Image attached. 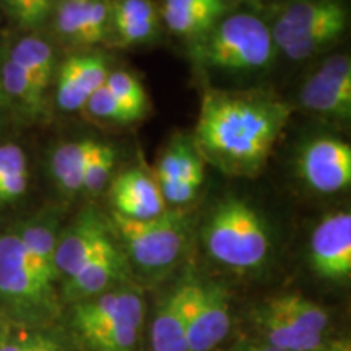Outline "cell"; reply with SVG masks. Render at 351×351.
I'll list each match as a JSON object with an SVG mask.
<instances>
[{"mask_svg":"<svg viewBox=\"0 0 351 351\" xmlns=\"http://www.w3.org/2000/svg\"><path fill=\"white\" fill-rule=\"evenodd\" d=\"M291 114V104L270 91L208 90L191 140L204 163L231 178H254L269 161Z\"/></svg>","mask_w":351,"mask_h":351,"instance_id":"cell-1","label":"cell"},{"mask_svg":"<svg viewBox=\"0 0 351 351\" xmlns=\"http://www.w3.org/2000/svg\"><path fill=\"white\" fill-rule=\"evenodd\" d=\"M270 28L251 13L223 16L192 46L195 62L219 70H257L275 56Z\"/></svg>","mask_w":351,"mask_h":351,"instance_id":"cell-2","label":"cell"},{"mask_svg":"<svg viewBox=\"0 0 351 351\" xmlns=\"http://www.w3.org/2000/svg\"><path fill=\"white\" fill-rule=\"evenodd\" d=\"M210 256L232 269H256L265 262L270 238L265 223L247 202L225 199L210 215L205 226Z\"/></svg>","mask_w":351,"mask_h":351,"instance_id":"cell-3","label":"cell"},{"mask_svg":"<svg viewBox=\"0 0 351 351\" xmlns=\"http://www.w3.org/2000/svg\"><path fill=\"white\" fill-rule=\"evenodd\" d=\"M112 221L132 261L147 271L169 269L186 244L187 215L181 210H165L150 219H130L112 213Z\"/></svg>","mask_w":351,"mask_h":351,"instance_id":"cell-4","label":"cell"},{"mask_svg":"<svg viewBox=\"0 0 351 351\" xmlns=\"http://www.w3.org/2000/svg\"><path fill=\"white\" fill-rule=\"evenodd\" d=\"M0 296L26 317L51 309L52 283L39 275L19 234L0 238Z\"/></svg>","mask_w":351,"mask_h":351,"instance_id":"cell-5","label":"cell"},{"mask_svg":"<svg viewBox=\"0 0 351 351\" xmlns=\"http://www.w3.org/2000/svg\"><path fill=\"white\" fill-rule=\"evenodd\" d=\"M231 328L228 293L217 283L189 282L187 341L189 351H213Z\"/></svg>","mask_w":351,"mask_h":351,"instance_id":"cell-6","label":"cell"},{"mask_svg":"<svg viewBox=\"0 0 351 351\" xmlns=\"http://www.w3.org/2000/svg\"><path fill=\"white\" fill-rule=\"evenodd\" d=\"M298 171L319 194H337L351 184V147L337 137L307 142L298 156Z\"/></svg>","mask_w":351,"mask_h":351,"instance_id":"cell-7","label":"cell"},{"mask_svg":"<svg viewBox=\"0 0 351 351\" xmlns=\"http://www.w3.org/2000/svg\"><path fill=\"white\" fill-rule=\"evenodd\" d=\"M166 204H189L205 179V165L192 140L178 135L156 161L155 178Z\"/></svg>","mask_w":351,"mask_h":351,"instance_id":"cell-8","label":"cell"},{"mask_svg":"<svg viewBox=\"0 0 351 351\" xmlns=\"http://www.w3.org/2000/svg\"><path fill=\"white\" fill-rule=\"evenodd\" d=\"M301 104L322 116L348 119L351 116V60L348 56L328 57L302 85Z\"/></svg>","mask_w":351,"mask_h":351,"instance_id":"cell-9","label":"cell"},{"mask_svg":"<svg viewBox=\"0 0 351 351\" xmlns=\"http://www.w3.org/2000/svg\"><path fill=\"white\" fill-rule=\"evenodd\" d=\"M311 263L315 274L328 280L351 275V215H327L315 226L311 238Z\"/></svg>","mask_w":351,"mask_h":351,"instance_id":"cell-10","label":"cell"},{"mask_svg":"<svg viewBox=\"0 0 351 351\" xmlns=\"http://www.w3.org/2000/svg\"><path fill=\"white\" fill-rule=\"evenodd\" d=\"M106 56L99 52L70 56L57 75L56 99L64 111H78L104 85L109 75Z\"/></svg>","mask_w":351,"mask_h":351,"instance_id":"cell-11","label":"cell"},{"mask_svg":"<svg viewBox=\"0 0 351 351\" xmlns=\"http://www.w3.org/2000/svg\"><path fill=\"white\" fill-rule=\"evenodd\" d=\"M56 28L72 46H98L111 36L109 2L103 0H64L57 8Z\"/></svg>","mask_w":351,"mask_h":351,"instance_id":"cell-12","label":"cell"},{"mask_svg":"<svg viewBox=\"0 0 351 351\" xmlns=\"http://www.w3.org/2000/svg\"><path fill=\"white\" fill-rule=\"evenodd\" d=\"M332 25H348V10L340 0H295L270 28L276 47Z\"/></svg>","mask_w":351,"mask_h":351,"instance_id":"cell-13","label":"cell"},{"mask_svg":"<svg viewBox=\"0 0 351 351\" xmlns=\"http://www.w3.org/2000/svg\"><path fill=\"white\" fill-rule=\"evenodd\" d=\"M109 241L111 236L103 219L93 212L82 213L77 221L64 232L62 238L57 239V275L65 276V280L73 276L85 265L88 258L95 256Z\"/></svg>","mask_w":351,"mask_h":351,"instance_id":"cell-14","label":"cell"},{"mask_svg":"<svg viewBox=\"0 0 351 351\" xmlns=\"http://www.w3.org/2000/svg\"><path fill=\"white\" fill-rule=\"evenodd\" d=\"M125 274V258L111 239L88 258L75 275L65 280V298L80 302L99 296L121 282Z\"/></svg>","mask_w":351,"mask_h":351,"instance_id":"cell-15","label":"cell"},{"mask_svg":"<svg viewBox=\"0 0 351 351\" xmlns=\"http://www.w3.org/2000/svg\"><path fill=\"white\" fill-rule=\"evenodd\" d=\"M114 213L130 219H150L166 210L160 187L150 174L142 169H127L111 184Z\"/></svg>","mask_w":351,"mask_h":351,"instance_id":"cell-16","label":"cell"},{"mask_svg":"<svg viewBox=\"0 0 351 351\" xmlns=\"http://www.w3.org/2000/svg\"><path fill=\"white\" fill-rule=\"evenodd\" d=\"M111 34L121 47L152 41L160 28L158 12L150 0H109Z\"/></svg>","mask_w":351,"mask_h":351,"instance_id":"cell-17","label":"cell"},{"mask_svg":"<svg viewBox=\"0 0 351 351\" xmlns=\"http://www.w3.org/2000/svg\"><path fill=\"white\" fill-rule=\"evenodd\" d=\"M225 0H166L163 20L174 34L199 39L225 16Z\"/></svg>","mask_w":351,"mask_h":351,"instance_id":"cell-18","label":"cell"},{"mask_svg":"<svg viewBox=\"0 0 351 351\" xmlns=\"http://www.w3.org/2000/svg\"><path fill=\"white\" fill-rule=\"evenodd\" d=\"M187 291L189 282L176 288L158 311L152 328L153 351H189Z\"/></svg>","mask_w":351,"mask_h":351,"instance_id":"cell-19","label":"cell"},{"mask_svg":"<svg viewBox=\"0 0 351 351\" xmlns=\"http://www.w3.org/2000/svg\"><path fill=\"white\" fill-rule=\"evenodd\" d=\"M254 319L258 330L265 337V343L285 351H317L326 345L324 335L307 332L289 322L283 315L262 304L254 311Z\"/></svg>","mask_w":351,"mask_h":351,"instance_id":"cell-20","label":"cell"},{"mask_svg":"<svg viewBox=\"0 0 351 351\" xmlns=\"http://www.w3.org/2000/svg\"><path fill=\"white\" fill-rule=\"evenodd\" d=\"M98 140H78L60 145L51 160V171L54 179L67 194L83 191V178L91 156L98 150Z\"/></svg>","mask_w":351,"mask_h":351,"instance_id":"cell-21","label":"cell"},{"mask_svg":"<svg viewBox=\"0 0 351 351\" xmlns=\"http://www.w3.org/2000/svg\"><path fill=\"white\" fill-rule=\"evenodd\" d=\"M138 330V326L119 317L77 327L78 335L91 351H134Z\"/></svg>","mask_w":351,"mask_h":351,"instance_id":"cell-22","label":"cell"},{"mask_svg":"<svg viewBox=\"0 0 351 351\" xmlns=\"http://www.w3.org/2000/svg\"><path fill=\"white\" fill-rule=\"evenodd\" d=\"M271 311L283 315L289 322L296 324L298 327L304 328L307 332L324 335L328 328V314L322 306L317 302L307 300V298L296 295V293H288V295H280L265 301Z\"/></svg>","mask_w":351,"mask_h":351,"instance_id":"cell-23","label":"cell"},{"mask_svg":"<svg viewBox=\"0 0 351 351\" xmlns=\"http://www.w3.org/2000/svg\"><path fill=\"white\" fill-rule=\"evenodd\" d=\"M10 59L23 67L44 91L54 77V54L51 46L39 38H25L13 47Z\"/></svg>","mask_w":351,"mask_h":351,"instance_id":"cell-24","label":"cell"},{"mask_svg":"<svg viewBox=\"0 0 351 351\" xmlns=\"http://www.w3.org/2000/svg\"><path fill=\"white\" fill-rule=\"evenodd\" d=\"M19 238L23 243L26 251H28L39 275L49 283H54V280L57 278V238L54 236V231L46 225H29L23 228Z\"/></svg>","mask_w":351,"mask_h":351,"instance_id":"cell-25","label":"cell"},{"mask_svg":"<svg viewBox=\"0 0 351 351\" xmlns=\"http://www.w3.org/2000/svg\"><path fill=\"white\" fill-rule=\"evenodd\" d=\"M2 90L16 98L29 111H39L44 103V90L23 67L8 59L0 70Z\"/></svg>","mask_w":351,"mask_h":351,"instance_id":"cell-26","label":"cell"},{"mask_svg":"<svg viewBox=\"0 0 351 351\" xmlns=\"http://www.w3.org/2000/svg\"><path fill=\"white\" fill-rule=\"evenodd\" d=\"M85 109L95 119L112 122V124H132L142 119L145 114L138 109L129 106L121 98L111 93L106 85L96 90L93 96L88 99Z\"/></svg>","mask_w":351,"mask_h":351,"instance_id":"cell-27","label":"cell"},{"mask_svg":"<svg viewBox=\"0 0 351 351\" xmlns=\"http://www.w3.org/2000/svg\"><path fill=\"white\" fill-rule=\"evenodd\" d=\"M346 26L348 25H332L315 29L313 33L302 34L282 47L283 54L291 60H304L307 57L317 54L324 47L332 46L333 43L339 41L345 34Z\"/></svg>","mask_w":351,"mask_h":351,"instance_id":"cell-28","label":"cell"},{"mask_svg":"<svg viewBox=\"0 0 351 351\" xmlns=\"http://www.w3.org/2000/svg\"><path fill=\"white\" fill-rule=\"evenodd\" d=\"M104 85L117 98H121L129 106L138 109L143 114H147L148 109H150V99H148V95L145 91L142 82L135 75H132L130 72H127V70L109 72Z\"/></svg>","mask_w":351,"mask_h":351,"instance_id":"cell-29","label":"cell"},{"mask_svg":"<svg viewBox=\"0 0 351 351\" xmlns=\"http://www.w3.org/2000/svg\"><path fill=\"white\" fill-rule=\"evenodd\" d=\"M117 152L112 145L99 142L98 150L91 156L90 163L86 166L85 178H83V191L88 194H96L104 184L109 181L114 166H116Z\"/></svg>","mask_w":351,"mask_h":351,"instance_id":"cell-30","label":"cell"},{"mask_svg":"<svg viewBox=\"0 0 351 351\" xmlns=\"http://www.w3.org/2000/svg\"><path fill=\"white\" fill-rule=\"evenodd\" d=\"M16 23L26 29H36L51 15L52 0H0Z\"/></svg>","mask_w":351,"mask_h":351,"instance_id":"cell-31","label":"cell"},{"mask_svg":"<svg viewBox=\"0 0 351 351\" xmlns=\"http://www.w3.org/2000/svg\"><path fill=\"white\" fill-rule=\"evenodd\" d=\"M0 351H64V346L43 333H29L0 345Z\"/></svg>","mask_w":351,"mask_h":351,"instance_id":"cell-32","label":"cell"},{"mask_svg":"<svg viewBox=\"0 0 351 351\" xmlns=\"http://www.w3.org/2000/svg\"><path fill=\"white\" fill-rule=\"evenodd\" d=\"M25 169H28V163H26L25 152L19 145H0V181L7 176Z\"/></svg>","mask_w":351,"mask_h":351,"instance_id":"cell-33","label":"cell"},{"mask_svg":"<svg viewBox=\"0 0 351 351\" xmlns=\"http://www.w3.org/2000/svg\"><path fill=\"white\" fill-rule=\"evenodd\" d=\"M28 169L7 176L0 181V202H10L21 197L28 187Z\"/></svg>","mask_w":351,"mask_h":351,"instance_id":"cell-34","label":"cell"},{"mask_svg":"<svg viewBox=\"0 0 351 351\" xmlns=\"http://www.w3.org/2000/svg\"><path fill=\"white\" fill-rule=\"evenodd\" d=\"M234 351H285L276 348V346H271L269 343H244L236 346Z\"/></svg>","mask_w":351,"mask_h":351,"instance_id":"cell-35","label":"cell"},{"mask_svg":"<svg viewBox=\"0 0 351 351\" xmlns=\"http://www.w3.org/2000/svg\"><path fill=\"white\" fill-rule=\"evenodd\" d=\"M337 351H351L348 340H337Z\"/></svg>","mask_w":351,"mask_h":351,"instance_id":"cell-36","label":"cell"},{"mask_svg":"<svg viewBox=\"0 0 351 351\" xmlns=\"http://www.w3.org/2000/svg\"><path fill=\"white\" fill-rule=\"evenodd\" d=\"M317 351H337V341H332V343H326L322 348Z\"/></svg>","mask_w":351,"mask_h":351,"instance_id":"cell-37","label":"cell"},{"mask_svg":"<svg viewBox=\"0 0 351 351\" xmlns=\"http://www.w3.org/2000/svg\"><path fill=\"white\" fill-rule=\"evenodd\" d=\"M0 104H2V85H0Z\"/></svg>","mask_w":351,"mask_h":351,"instance_id":"cell-38","label":"cell"},{"mask_svg":"<svg viewBox=\"0 0 351 351\" xmlns=\"http://www.w3.org/2000/svg\"><path fill=\"white\" fill-rule=\"evenodd\" d=\"M103 2H109V0H103Z\"/></svg>","mask_w":351,"mask_h":351,"instance_id":"cell-39","label":"cell"},{"mask_svg":"<svg viewBox=\"0 0 351 351\" xmlns=\"http://www.w3.org/2000/svg\"><path fill=\"white\" fill-rule=\"evenodd\" d=\"M215 351H219V350H215Z\"/></svg>","mask_w":351,"mask_h":351,"instance_id":"cell-40","label":"cell"}]
</instances>
